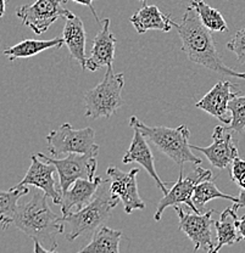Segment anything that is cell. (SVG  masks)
Listing matches in <instances>:
<instances>
[{
  "label": "cell",
  "instance_id": "8fae6325",
  "mask_svg": "<svg viewBox=\"0 0 245 253\" xmlns=\"http://www.w3.org/2000/svg\"><path fill=\"white\" fill-rule=\"evenodd\" d=\"M236 133L237 131L231 126H217L213 129V142L210 146L201 147L192 145V149L204 154L213 167L225 169L237 157H239Z\"/></svg>",
  "mask_w": 245,
  "mask_h": 253
},
{
  "label": "cell",
  "instance_id": "52a82bcc",
  "mask_svg": "<svg viewBox=\"0 0 245 253\" xmlns=\"http://www.w3.org/2000/svg\"><path fill=\"white\" fill-rule=\"evenodd\" d=\"M213 174L211 170L204 169L201 167H196L186 175L183 176V167H181L180 175H178V180L176 181L172 189L168 190L167 194L163 195V197L159 201L156 206V211H155L154 219L159 221L161 219L162 213L167 207H175L181 204L187 205L191 208L193 212L201 213L193 202V194L196 190V185L204 180H212Z\"/></svg>",
  "mask_w": 245,
  "mask_h": 253
},
{
  "label": "cell",
  "instance_id": "277c9868",
  "mask_svg": "<svg viewBox=\"0 0 245 253\" xmlns=\"http://www.w3.org/2000/svg\"><path fill=\"white\" fill-rule=\"evenodd\" d=\"M130 126L141 130L147 140L151 141L160 151H162L180 167H183L184 163H201V160L192 151L193 149L189 144L191 131L186 125H182L177 128H168L163 126H149L138 120L136 116H132Z\"/></svg>",
  "mask_w": 245,
  "mask_h": 253
},
{
  "label": "cell",
  "instance_id": "ac0fdd59",
  "mask_svg": "<svg viewBox=\"0 0 245 253\" xmlns=\"http://www.w3.org/2000/svg\"><path fill=\"white\" fill-rule=\"evenodd\" d=\"M131 22L139 34L147 31H161L167 33L177 25L170 15L162 14L156 5H144L132 16Z\"/></svg>",
  "mask_w": 245,
  "mask_h": 253
},
{
  "label": "cell",
  "instance_id": "3957f363",
  "mask_svg": "<svg viewBox=\"0 0 245 253\" xmlns=\"http://www.w3.org/2000/svg\"><path fill=\"white\" fill-rule=\"evenodd\" d=\"M121 200L114 196L110 189V179L102 180L94 199L86 207L77 212H70L64 215L67 231L66 240L73 241L80 236H91L96 230L110 219L112 211Z\"/></svg>",
  "mask_w": 245,
  "mask_h": 253
},
{
  "label": "cell",
  "instance_id": "e0dca14e",
  "mask_svg": "<svg viewBox=\"0 0 245 253\" xmlns=\"http://www.w3.org/2000/svg\"><path fill=\"white\" fill-rule=\"evenodd\" d=\"M101 181L102 179L98 175L94 180H89V179H78V180H76L71 185V188L62 194V214L65 215L70 213L72 208H77L78 211L86 207L94 199Z\"/></svg>",
  "mask_w": 245,
  "mask_h": 253
},
{
  "label": "cell",
  "instance_id": "6da1fadb",
  "mask_svg": "<svg viewBox=\"0 0 245 253\" xmlns=\"http://www.w3.org/2000/svg\"><path fill=\"white\" fill-rule=\"evenodd\" d=\"M182 41V50L192 62L204 66L207 70L232 78L245 79L244 72L228 67L221 60L216 49L212 32L202 25L194 7L189 6L182 17L181 23L175 26Z\"/></svg>",
  "mask_w": 245,
  "mask_h": 253
},
{
  "label": "cell",
  "instance_id": "9a60e30c",
  "mask_svg": "<svg viewBox=\"0 0 245 253\" xmlns=\"http://www.w3.org/2000/svg\"><path fill=\"white\" fill-rule=\"evenodd\" d=\"M99 25L100 30L94 38L91 56L86 63V70L92 72L101 67H112L115 60L116 38L110 32V18H104Z\"/></svg>",
  "mask_w": 245,
  "mask_h": 253
},
{
  "label": "cell",
  "instance_id": "4dcf8cb0",
  "mask_svg": "<svg viewBox=\"0 0 245 253\" xmlns=\"http://www.w3.org/2000/svg\"><path fill=\"white\" fill-rule=\"evenodd\" d=\"M236 224L242 240H245V214L242 218H237Z\"/></svg>",
  "mask_w": 245,
  "mask_h": 253
},
{
  "label": "cell",
  "instance_id": "d6a6232c",
  "mask_svg": "<svg viewBox=\"0 0 245 253\" xmlns=\"http://www.w3.org/2000/svg\"><path fill=\"white\" fill-rule=\"evenodd\" d=\"M0 2H1V12H0V15L4 16V14H5V0H0Z\"/></svg>",
  "mask_w": 245,
  "mask_h": 253
},
{
  "label": "cell",
  "instance_id": "2e32d148",
  "mask_svg": "<svg viewBox=\"0 0 245 253\" xmlns=\"http://www.w3.org/2000/svg\"><path fill=\"white\" fill-rule=\"evenodd\" d=\"M134 135L132 139L130 145V149L126 152L125 156L122 158V163L125 165H130V163L137 162L147 170V173L151 176L156 183V186L163 192V195L167 194V186L157 175L156 169H155V162H154V155H152L151 150H150L149 145L147 142V138L143 135L141 130L138 129H133Z\"/></svg>",
  "mask_w": 245,
  "mask_h": 253
},
{
  "label": "cell",
  "instance_id": "44dd1931",
  "mask_svg": "<svg viewBox=\"0 0 245 253\" xmlns=\"http://www.w3.org/2000/svg\"><path fill=\"white\" fill-rule=\"evenodd\" d=\"M122 231L101 225L92 236L91 242L80 250L81 253H118Z\"/></svg>",
  "mask_w": 245,
  "mask_h": 253
},
{
  "label": "cell",
  "instance_id": "7c38bea8",
  "mask_svg": "<svg viewBox=\"0 0 245 253\" xmlns=\"http://www.w3.org/2000/svg\"><path fill=\"white\" fill-rule=\"evenodd\" d=\"M110 179V189L114 196H117L122 201L125 212L131 214L133 211L144 210L146 204L138 192L137 175L139 169L134 168L130 172H123L115 166H110L106 170Z\"/></svg>",
  "mask_w": 245,
  "mask_h": 253
},
{
  "label": "cell",
  "instance_id": "cb8c5ba5",
  "mask_svg": "<svg viewBox=\"0 0 245 253\" xmlns=\"http://www.w3.org/2000/svg\"><path fill=\"white\" fill-rule=\"evenodd\" d=\"M192 6L199 15L200 21L211 32H227L228 26L222 14L215 7L207 5L204 0H192Z\"/></svg>",
  "mask_w": 245,
  "mask_h": 253
},
{
  "label": "cell",
  "instance_id": "7a4b0ae2",
  "mask_svg": "<svg viewBox=\"0 0 245 253\" xmlns=\"http://www.w3.org/2000/svg\"><path fill=\"white\" fill-rule=\"evenodd\" d=\"M46 192H34L33 197L23 205H18L11 225L30 236L33 241L47 245L49 252L57 249L56 236L65 233L64 214L59 215L49 207Z\"/></svg>",
  "mask_w": 245,
  "mask_h": 253
},
{
  "label": "cell",
  "instance_id": "4316f807",
  "mask_svg": "<svg viewBox=\"0 0 245 253\" xmlns=\"http://www.w3.org/2000/svg\"><path fill=\"white\" fill-rule=\"evenodd\" d=\"M227 47L234 52L241 63H245V28H242L234 34L232 41L227 44Z\"/></svg>",
  "mask_w": 245,
  "mask_h": 253
},
{
  "label": "cell",
  "instance_id": "d6986e66",
  "mask_svg": "<svg viewBox=\"0 0 245 253\" xmlns=\"http://www.w3.org/2000/svg\"><path fill=\"white\" fill-rule=\"evenodd\" d=\"M66 23L62 31V38L65 39V44L68 47V51L72 59H75L83 70H86L87 55H86V30L82 20L78 16L73 15L71 17L65 18Z\"/></svg>",
  "mask_w": 245,
  "mask_h": 253
},
{
  "label": "cell",
  "instance_id": "1f68e13d",
  "mask_svg": "<svg viewBox=\"0 0 245 253\" xmlns=\"http://www.w3.org/2000/svg\"><path fill=\"white\" fill-rule=\"evenodd\" d=\"M34 242V250L33 251L36 253H39V252H43V253H49L48 249L47 247H43V244H41L39 241H33Z\"/></svg>",
  "mask_w": 245,
  "mask_h": 253
},
{
  "label": "cell",
  "instance_id": "5b68a950",
  "mask_svg": "<svg viewBox=\"0 0 245 253\" xmlns=\"http://www.w3.org/2000/svg\"><path fill=\"white\" fill-rule=\"evenodd\" d=\"M125 86V75L115 73L114 68L106 67L104 79L84 94L86 117L92 120L110 118L123 105L122 89Z\"/></svg>",
  "mask_w": 245,
  "mask_h": 253
},
{
  "label": "cell",
  "instance_id": "83f0119b",
  "mask_svg": "<svg viewBox=\"0 0 245 253\" xmlns=\"http://www.w3.org/2000/svg\"><path fill=\"white\" fill-rule=\"evenodd\" d=\"M231 178L236 181L242 189H245V161L237 157L231 163Z\"/></svg>",
  "mask_w": 245,
  "mask_h": 253
},
{
  "label": "cell",
  "instance_id": "f1b7e54d",
  "mask_svg": "<svg viewBox=\"0 0 245 253\" xmlns=\"http://www.w3.org/2000/svg\"><path fill=\"white\" fill-rule=\"evenodd\" d=\"M61 1L65 2V1H68V0H61ZM72 1L78 2V4H81V5H84V6H88L89 9H91L92 14H93L94 17H96L97 22H98V20H99L98 15H97L96 10H94V7H93V1H96V0H72Z\"/></svg>",
  "mask_w": 245,
  "mask_h": 253
},
{
  "label": "cell",
  "instance_id": "ba28073f",
  "mask_svg": "<svg viewBox=\"0 0 245 253\" xmlns=\"http://www.w3.org/2000/svg\"><path fill=\"white\" fill-rule=\"evenodd\" d=\"M41 160L52 163L59 173L60 188L62 194L71 188L78 179H89L94 180L97 178V156L83 154H68L65 158H51L44 154L37 155Z\"/></svg>",
  "mask_w": 245,
  "mask_h": 253
},
{
  "label": "cell",
  "instance_id": "f546056e",
  "mask_svg": "<svg viewBox=\"0 0 245 253\" xmlns=\"http://www.w3.org/2000/svg\"><path fill=\"white\" fill-rule=\"evenodd\" d=\"M232 207H233L236 211H238V210H241V208L245 207V189L241 190V192H239L238 200H237L236 204H233Z\"/></svg>",
  "mask_w": 245,
  "mask_h": 253
},
{
  "label": "cell",
  "instance_id": "5bb4252c",
  "mask_svg": "<svg viewBox=\"0 0 245 253\" xmlns=\"http://www.w3.org/2000/svg\"><path fill=\"white\" fill-rule=\"evenodd\" d=\"M232 89H233V84L231 82H218L209 93L204 95V97L196 102V107L205 111L226 125H231L232 113L228 109V104L233 97L238 95V93H234Z\"/></svg>",
  "mask_w": 245,
  "mask_h": 253
},
{
  "label": "cell",
  "instance_id": "d4e9b609",
  "mask_svg": "<svg viewBox=\"0 0 245 253\" xmlns=\"http://www.w3.org/2000/svg\"><path fill=\"white\" fill-rule=\"evenodd\" d=\"M215 199H225L233 202V204H236L238 197L223 194L222 191L218 190L216 184L213 183L212 180H204L201 181V183L197 184L193 194V202L200 212H201L202 208L206 206L207 202Z\"/></svg>",
  "mask_w": 245,
  "mask_h": 253
},
{
  "label": "cell",
  "instance_id": "30bf717a",
  "mask_svg": "<svg viewBox=\"0 0 245 253\" xmlns=\"http://www.w3.org/2000/svg\"><path fill=\"white\" fill-rule=\"evenodd\" d=\"M175 210L180 218V229L194 244V252L202 250L213 253L216 245H213L211 226L215 223L212 220L215 211L211 210L206 213H189L184 212L180 206H175Z\"/></svg>",
  "mask_w": 245,
  "mask_h": 253
},
{
  "label": "cell",
  "instance_id": "ffe728a7",
  "mask_svg": "<svg viewBox=\"0 0 245 253\" xmlns=\"http://www.w3.org/2000/svg\"><path fill=\"white\" fill-rule=\"evenodd\" d=\"M65 44L64 38H52L48 41H38V39H26L20 42L14 46H10L4 50V55L7 56L10 61L18 59H27L42 51H46L52 47H61Z\"/></svg>",
  "mask_w": 245,
  "mask_h": 253
},
{
  "label": "cell",
  "instance_id": "e575fe53",
  "mask_svg": "<svg viewBox=\"0 0 245 253\" xmlns=\"http://www.w3.org/2000/svg\"><path fill=\"white\" fill-rule=\"evenodd\" d=\"M244 130H245V126H244Z\"/></svg>",
  "mask_w": 245,
  "mask_h": 253
},
{
  "label": "cell",
  "instance_id": "836d02e7",
  "mask_svg": "<svg viewBox=\"0 0 245 253\" xmlns=\"http://www.w3.org/2000/svg\"><path fill=\"white\" fill-rule=\"evenodd\" d=\"M141 1H143V2H146V1H147V0H141Z\"/></svg>",
  "mask_w": 245,
  "mask_h": 253
},
{
  "label": "cell",
  "instance_id": "7402d4cb",
  "mask_svg": "<svg viewBox=\"0 0 245 253\" xmlns=\"http://www.w3.org/2000/svg\"><path fill=\"white\" fill-rule=\"evenodd\" d=\"M28 192L30 189L27 188V185H21V184H17L7 191L0 192V224L4 230L11 225L18 208V200L26 196Z\"/></svg>",
  "mask_w": 245,
  "mask_h": 253
},
{
  "label": "cell",
  "instance_id": "484cf974",
  "mask_svg": "<svg viewBox=\"0 0 245 253\" xmlns=\"http://www.w3.org/2000/svg\"><path fill=\"white\" fill-rule=\"evenodd\" d=\"M228 109L232 113V123L231 128L234 129L237 133H241L244 130L245 126V96L236 97L229 101Z\"/></svg>",
  "mask_w": 245,
  "mask_h": 253
},
{
  "label": "cell",
  "instance_id": "603a6c76",
  "mask_svg": "<svg viewBox=\"0 0 245 253\" xmlns=\"http://www.w3.org/2000/svg\"><path fill=\"white\" fill-rule=\"evenodd\" d=\"M231 211L232 207L226 208L221 213V219L213 223L216 231H217V244H216L213 253L218 252L225 246H232V245L237 244V242L242 240L236 224V219L238 217L234 218L233 221H228V218L231 217Z\"/></svg>",
  "mask_w": 245,
  "mask_h": 253
},
{
  "label": "cell",
  "instance_id": "9c48e42d",
  "mask_svg": "<svg viewBox=\"0 0 245 253\" xmlns=\"http://www.w3.org/2000/svg\"><path fill=\"white\" fill-rule=\"evenodd\" d=\"M61 2V0H36L32 5L17 7L16 16L34 33L42 34L59 18L73 16L72 12L62 6Z\"/></svg>",
  "mask_w": 245,
  "mask_h": 253
},
{
  "label": "cell",
  "instance_id": "8992f818",
  "mask_svg": "<svg viewBox=\"0 0 245 253\" xmlns=\"http://www.w3.org/2000/svg\"><path fill=\"white\" fill-rule=\"evenodd\" d=\"M50 155L55 157L68 154H83L98 156L99 145L96 142V130L91 126L75 129L64 123L47 136Z\"/></svg>",
  "mask_w": 245,
  "mask_h": 253
},
{
  "label": "cell",
  "instance_id": "4fadbf2b",
  "mask_svg": "<svg viewBox=\"0 0 245 253\" xmlns=\"http://www.w3.org/2000/svg\"><path fill=\"white\" fill-rule=\"evenodd\" d=\"M41 158L37 155L31 156V166L27 173L23 176L22 180L18 184L21 185H33L36 188L43 190L47 196L50 197L52 204L61 206L62 204V191L60 185L57 186V181L55 179L56 167L52 163L41 162Z\"/></svg>",
  "mask_w": 245,
  "mask_h": 253
}]
</instances>
